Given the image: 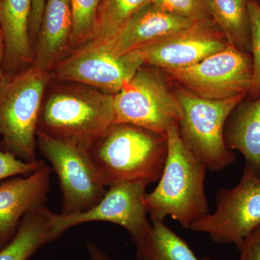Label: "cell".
Listing matches in <instances>:
<instances>
[{
    "label": "cell",
    "mask_w": 260,
    "mask_h": 260,
    "mask_svg": "<svg viewBox=\"0 0 260 260\" xmlns=\"http://www.w3.org/2000/svg\"><path fill=\"white\" fill-rule=\"evenodd\" d=\"M168 155L158 184L144 197L150 220L171 217L184 229L209 213L205 191L207 167L189 150L178 124L167 133Z\"/></svg>",
    "instance_id": "6da1fadb"
},
{
    "label": "cell",
    "mask_w": 260,
    "mask_h": 260,
    "mask_svg": "<svg viewBox=\"0 0 260 260\" xmlns=\"http://www.w3.org/2000/svg\"><path fill=\"white\" fill-rule=\"evenodd\" d=\"M63 83L44 99L38 130L90 150L115 124L114 95L83 84Z\"/></svg>",
    "instance_id": "7a4b0ae2"
},
{
    "label": "cell",
    "mask_w": 260,
    "mask_h": 260,
    "mask_svg": "<svg viewBox=\"0 0 260 260\" xmlns=\"http://www.w3.org/2000/svg\"><path fill=\"white\" fill-rule=\"evenodd\" d=\"M107 186L158 182L167 161V137L126 124H114L89 150Z\"/></svg>",
    "instance_id": "3957f363"
},
{
    "label": "cell",
    "mask_w": 260,
    "mask_h": 260,
    "mask_svg": "<svg viewBox=\"0 0 260 260\" xmlns=\"http://www.w3.org/2000/svg\"><path fill=\"white\" fill-rule=\"evenodd\" d=\"M50 72L32 64L5 75L0 83V139L3 150L25 162L37 161L39 116Z\"/></svg>",
    "instance_id": "277c9868"
},
{
    "label": "cell",
    "mask_w": 260,
    "mask_h": 260,
    "mask_svg": "<svg viewBox=\"0 0 260 260\" xmlns=\"http://www.w3.org/2000/svg\"><path fill=\"white\" fill-rule=\"evenodd\" d=\"M175 96L180 109L178 128L186 148L210 171L229 167L236 157L224 140L225 123L245 95L211 100L181 87Z\"/></svg>",
    "instance_id": "5b68a950"
},
{
    "label": "cell",
    "mask_w": 260,
    "mask_h": 260,
    "mask_svg": "<svg viewBox=\"0 0 260 260\" xmlns=\"http://www.w3.org/2000/svg\"><path fill=\"white\" fill-rule=\"evenodd\" d=\"M37 142V148L59 179L62 194L61 214L82 213L100 201L107 186L88 150L39 130Z\"/></svg>",
    "instance_id": "8992f818"
},
{
    "label": "cell",
    "mask_w": 260,
    "mask_h": 260,
    "mask_svg": "<svg viewBox=\"0 0 260 260\" xmlns=\"http://www.w3.org/2000/svg\"><path fill=\"white\" fill-rule=\"evenodd\" d=\"M115 124L139 126L167 137L178 124L180 109L158 72L144 65L114 95Z\"/></svg>",
    "instance_id": "52a82bcc"
},
{
    "label": "cell",
    "mask_w": 260,
    "mask_h": 260,
    "mask_svg": "<svg viewBox=\"0 0 260 260\" xmlns=\"http://www.w3.org/2000/svg\"><path fill=\"white\" fill-rule=\"evenodd\" d=\"M215 201V212L197 220L189 230L208 234L218 244H234L239 251L260 225V175L246 165L239 184L220 189Z\"/></svg>",
    "instance_id": "ba28073f"
},
{
    "label": "cell",
    "mask_w": 260,
    "mask_h": 260,
    "mask_svg": "<svg viewBox=\"0 0 260 260\" xmlns=\"http://www.w3.org/2000/svg\"><path fill=\"white\" fill-rule=\"evenodd\" d=\"M188 91L211 100L249 94L253 79L252 56L229 44L192 66L164 70Z\"/></svg>",
    "instance_id": "9c48e42d"
},
{
    "label": "cell",
    "mask_w": 260,
    "mask_h": 260,
    "mask_svg": "<svg viewBox=\"0 0 260 260\" xmlns=\"http://www.w3.org/2000/svg\"><path fill=\"white\" fill-rule=\"evenodd\" d=\"M144 64L138 50L116 55L88 44L56 63L50 74L57 81L83 84L114 95Z\"/></svg>",
    "instance_id": "30bf717a"
},
{
    "label": "cell",
    "mask_w": 260,
    "mask_h": 260,
    "mask_svg": "<svg viewBox=\"0 0 260 260\" xmlns=\"http://www.w3.org/2000/svg\"><path fill=\"white\" fill-rule=\"evenodd\" d=\"M147 186L140 182L117 183L109 186L100 201L86 211L70 215L54 213V238L58 239L68 229L80 224L103 221L124 228L133 243L137 242L151 225L144 203Z\"/></svg>",
    "instance_id": "8fae6325"
},
{
    "label": "cell",
    "mask_w": 260,
    "mask_h": 260,
    "mask_svg": "<svg viewBox=\"0 0 260 260\" xmlns=\"http://www.w3.org/2000/svg\"><path fill=\"white\" fill-rule=\"evenodd\" d=\"M230 44L213 19L194 22L170 37L138 49L145 64L164 70L192 66Z\"/></svg>",
    "instance_id": "7c38bea8"
},
{
    "label": "cell",
    "mask_w": 260,
    "mask_h": 260,
    "mask_svg": "<svg viewBox=\"0 0 260 260\" xmlns=\"http://www.w3.org/2000/svg\"><path fill=\"white\" fill-rule=\"evenodd\" d=\"M51 172L44 164L29 175L0 182V249L14 237L25 214L45 204L50 190Z\"/></svg>",
    "instance_id": "4fadbf2b"
},
{
    "label": "cell",
    "mask_w": 260,
    "mask_h": 260,
    "mask_svg": "<svg viewBox=\"0 0 260 260\" xmlns=\"http://www.w3.org/2000/svg\"><path fill=\"white\" fill-rule=\"evenodd\" d=\"M193 23L194 21L189 19L167 13L148 1L112 39L88 44L104 48L116 55H121L170 37Z\"/></svg>",
    "instance_id": "5bb4252c"
},
{
    "label": "cell",
    "mask_w": 260,
    "mask_h": 260,
    "mask_svg": "<svg viewBox=\"0 0 260 260\" xmlns=\"http://www.w3.org/2000/svg\"><path fill=\"white\" fill-rule=\"evenodd\" d=\"M73 30L70 0H46L34 52V63L49 70L68 56Z\"/></svg>",
    "instance_id": "9a60e30c"
},
{
    "label": "cell",
    "mask_w": 260,
    "mask_h": 260,
    "mask_svg": "<svg viewBox=\"0 0 260 260\" xmlns=\"http://www.w3.org/2000/svg\"><path fill=\"white\" fill-rule=\"evenodd\" d=\"M32 0H0V30L4 44L3 70L17 73L34 63L29 21Z\"/></svg>",
    "instance_id": "2e32d148"
},
{
    "label": "cell",
    "mask_w": 260,
    "mask_h": 260,
    "mask_svg": "<svg viewBox=\"0 0 260 260\" xmlns=\"http://www.w3.org/2000/svg\"><path fill=\"white\" fill-rule=\"evenodd\" d=\"M227 121L224 130L227 148L240 152L246 165L260 175V95L243 100Z\"/></svg>",
    "instance_id": "e0dca14e"
},
{
    "label": "cell",
    "mask_w": 260,
    "mask_h": 260,
    "mask_svg": "<svg viewBox=\"0 0 260 260\" xmlns=\"http://www.w3.org/2000/svg\"><path fill=\"white\" fill-rule=\"evenodd\" d=\"M54 214L45 204L25 214L14 237L0 249V260H28L38 249L56 240Z\"/></svg>",
    "instance_id": "ac0fdd59"
},
{
    "label": "cell",
    "mask_w": 260,
    "mask_h": 260,
    "mask_svg": "<svg viewBox=\"0 0 260 260\" xmlns=\"http://www.w3.org/2000/svg\"><path fill=\"white\" fill-rule=\"evenodd\" d=\"M151 225L134 242L138 260H210L199 259L191 248L162 220H150Z\"/></svg>",
    "instance_id": "d6986e66"
},
{
    "label": "cell",
    "mask_w": 260,
    "mask_h": 260,
    "mask_svg": "<svg viewBox=\"0 0 260 260\" xmlns=\"http://www.w3.org/2000/svg\"><path fill=\"white\" fill-rule=\"evenodd\" d=\"M249 0H209L214 23L232 45L251 54Z\"/></svg>",
    "instance_id": "ffe728a7"
},
{
    "label": "cell",
    "mask_w": 260,
    "mask_h": 260,
    "mask_svg": "<svg viewBox=\"0 0 260 260\" xmlns=\"http://www.w3.org/2000/svg\"><path fill=\"white\" fill-rule=\"evenodd\" d=\"M148 1L102 0L98 11L93 38L88 43L103 42L112 39L120 31L131 17Z\"/></svg>",
    "instance_id": "44dd1931"
},
{
    "label": "cell",
    "mask_w": 260,
    "mask_h": 260,
    "mask_svg": "<svg viewBox=\"0 0 260 260\" xmlns=\"http://www.w3.org/2000/svg\"><path fill=\"white\" fill-rule=\"evenodd\" d=\"M70 3L73 13V30L70 44L71 53L88 44L93 38L102 0H70Z\"/></svg>",
    "instance_id": "7402d4cb"
},
{
    "label": "cell",
    "mask_w": 260,
    "mask_h": 260,
    "mask_svg": "<svg viewBox=\"0 0 260 260\" xmlns=\"http://www.w3.org/2000/svg\"><path fill=\"white\" fill-rule=\"evenodd\" d=\"M248 15L253 62L252 84L249 95L253 99L260 95V5L256 0L248 2Z\"/></svg>",
    "instance_id": "603a6c76"
},
{
    "label": "cell",
    "mask_w": 260,
    "mask_h": 260,
    "mask_svg": "<svg viewBox=\"0 0 260 260\" xmlns=\"http://www.w3.org/2000/svg\"><path fill=\"white\" fill-rule=\"evenodd\" d=\"M155 6L171 14L191 21L212 19L209 0H149Z\"/></svg>",
    "instance_id": "cb8c5ba5"
},
{
    "label": "cell",
    "mask_w": 260,
    "mask_h": 260,
    "mask_svg": "<svg viewBox=\"0 0 260 260\" xmlns=\"http://www.w3.org/2000/svg\"><path fill=\"white\" fill-rule=\"evenodd\" d=\"M44 164L43 160L29 162L20 160L13 154L3 150L0 139V182L9 178L29 175Z\"/></svg>",
    "instance_id": "d4e9b609"
},
{
    "label": "cell",
    "mask_w": 260,
    "mask_h": 260,
    "mask_svg": "<svg viewBox=\"0 0 260 260\" xmlns=\"http://www.w3.org/2000/svg\"><path fill=\"white\" fill-rule=\"evenodd\" d=\"M239 251V260H260V225L246 237Z\"/></svg>",
    "instance_id": "484cf974"
},
{
    "label": "cell",
    "mask_w": 260,
    "mask_h": 260,
    "mask_svg": "<svg viewBox=\"0 0 260 260\" xmlns=\"http://www.w3.org/2000/svg\"><path fill=\"white\" fill-rule=\"evenodd\" d=\"M45 3L46 0H32V9L29 21V34L32 45L34 41L37 40Z\"/></svg>",
    "instance_id": "4316f807"
},
{
    "label": "cell",
    "mask_w": 260,
    "mask_h": 260,
    "mask_svg": "<svg viewBox=\"0 0 260 260\" xmlns=\"http://www.w3.org/2000/svg\"><path fill=\"white\" fill-rule=\"evenodd\" d=\"M86 247L88 252L89 260H113L93 242L87 243Z\"/></svg>",
    "instance_id": "83f0119b"
},
{
    "label": "cell",
    "mask_w": 260,
    "mask_h": 260,
    "mask_svg": "<svg viewBox=\"0 0 260 260\" xmlns=\"http://www.w3.org/2000/svg\"><path fill=\"white\" fill-rule=\"evenodd\" d=\"M3 57H4V44H3V36L0 30V83L5 78L4 70H3Z\"/></svg>",
    "instance_id": "f1b7e54d"
}]
</instances>
